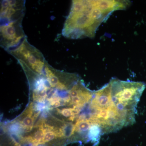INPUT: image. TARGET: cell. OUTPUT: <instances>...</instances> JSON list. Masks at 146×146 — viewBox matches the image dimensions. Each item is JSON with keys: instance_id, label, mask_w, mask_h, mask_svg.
Segmentation results:
<instances>
[{"instance_id": "1", "label": "cell", "mask_w": 146, "mask_h": 146, "mask_svg": "<svg viewBox=\"0 0 146 146\" xmlns=\"http://www.w3.org/2000/svg\"><path fill=\"white\" fill-rule=\"evenodd\" d=\"M112 13L101 8L97 0L72 1L62 35L70 39L93 38L100 25Z\"/></svg>"}, {"instance_id": "2", "label": "cell", "mask_w": 146, "mask_h": 146, "mask_svg": "<svg viewBox=\"0 0 146 146\" xmlns=\"http://www.w3.org/2000/svg\"><path fill=\"white\" fill-rule=\"evenodd\" d=\"M25 10V1H1V46L9 54L27 39L22 26Z\"/></svg>"}, {"instance_id": "3", "label": "cell", "mask_w": 146, "mask_h": 146, "mask_svg": "<svg viewBox=\"0 0 146 146\" xmlns=\"http://www.w3.org/2000/svg\"><path fill=\"white\" fill-rule=\"evenodd\" d=\"M33 104H31L27 110L21 116V120H19L20 125L27 132H30L33 128L34 121L39 115V112L33 115Z\"/></svg>"}, {"instance_id": "4", "label": "cell", "mask_w": 146, "mask_h": 146, "mask_svg": "<svg viewBox=\"0 0 146 146\" xmlns=\"http://www.w3.org/2000/svg\"><path fill=\"white\" fill-rule=\"evenodd\" d=\"M20 146V145H17V146Z\"/></svg>"}]
</instances>
